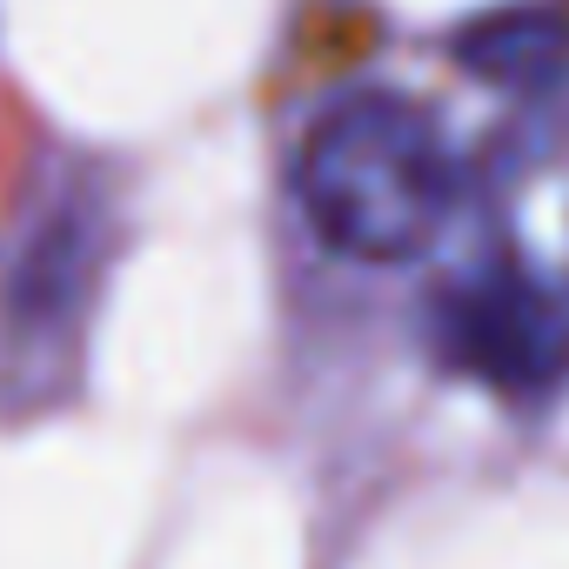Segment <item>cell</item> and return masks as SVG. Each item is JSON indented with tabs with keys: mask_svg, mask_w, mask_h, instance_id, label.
<instances>
[{
	"mask_svg": "<svg viewBox=\"0 0 569 569\" xmlns=\"http://www.w3.org/2000/svg\"><path fill=\"white\" fill-rule=\"evenodd\" d=\"M309 228L349 261H416L456 201L442 128L402 94L336 101L296 161Z\"/></svg>",
	"mask_w": 569,
	"mask_h": 569,
	"instance_id": "obj_1",
	"label": "cell"
},
{
	"mask_svg": "<svg viewBox=\"0 0 569 569\" xmlns=\"http://www.w3.org/2000/svg\"><path fill=\"white\" fill-rule=\"evenodd\" d=\"M108 274V208L61 188L0 261V409L34 416L81 376L88 322Z\"/></svg>",
	"mask_w": 569,
	"mask_h": 569,
	"instance_id": "obj_2",
	"label": "cell"
},
{
	"mask_svg": "<svg viewBox=\"0 0 569 569\" xmlns=\"http://www.w3.org/2000/svg\"><path fill=\"white\" fill-rule=\"evenodd\" d=\"M429 349L449 376H469L502 402H542L569 382V302L496 261L436 289Z\"/></svg>",
	"mask_w": 569,
	"mask_h": 569,
	"instance_id": "obj_3",
	"label": "cell"
},
{
	"mask_svg": "<svg viewBox=\"0 0 569 569\" xmlns=\"http://www.w3.org/2000/svg\"><path fill=\"white\" fill-rule=\"evenodd\" d=\"M482 201L502 261L569 302V114H542L509 134Z\"/></svg>",
	"mask_w": 569,
	"mask_h": 569,
	"instance_id": "obj_4",
	"label": "cell"
},
{
	"mask_svg": "<svg viewBox=\"0 0 569 569\" xmlns=\"http://www.w3.org/2000/svg\"><path fill=\"white\" fill-rule=\"evenodd\" d=\"M456 61L502 88V94H556L569 81V14L556 8H502V14H482L456 34Z\"/></svg>",
	"mask_w": 569,
	"mask_h": 569,
	"instance_id": "obj_5",
	"label": "cell"
}]
</instances>
